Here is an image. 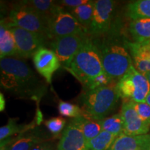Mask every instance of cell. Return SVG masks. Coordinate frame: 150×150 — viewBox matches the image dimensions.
I'll return each instance as SVG.
<instances>
[{"label":"cell","instance_id":"6da1fadb","mask_svg":"<svg viewBox=\"0 0 150 150\" xmlns=\"http://www.w3.org/2000/svg\"><path fill=\"white\" fill-rule=\"evenodd\" d=\"M1 88L20 95L40 97L44 93L35 73L24 60L17 57H6L0 60Z\"/></svg>","mask_w":150,"mask_h":150},{"label":"cell","instance_id":"7a4b0ae2","mask_svg":"<svg viewBox=\"0 0 150 150\" xmlns=\"http://www.w3.org/2000/svg\"><path fill=\"white\" fill-rule=\"evenodd\" d=\"M115 27L113 25L106 34L92 39L98 49L104 72L117 82L134 65L127 47V40L120 39Z\"/></svg>","mask_w":150,"mask_h":150},{"label":"cell","instance_id":"3957f363","mask_svg":"<svg viewBox=\"0 0 150 150\" xmlns=\"http://www.w3.org/2000/svg\"><path fill=\"white\" fill-rule=\"evenodd\" d=\"M83 91L80 101L83 113L92 119L101 121L115 109L120 98L116 84Z\"/></svg>","mask_w":150,"mask_h":150},{"label":"cell","instance_id":"277c9868","mask_svg":"<svg viewBox=\"0 0 150 150\" xmlns=\"http://www.w3.org/2000/svg\"><path fill=\"white\" fill-rule=\"evenodd\" d=\"M65 70L71 73L82 86L104 72L98 49L91 36L88 37L75 55L70 67Z\"/></svg>","mask_w":150,"mask_h":150},{"label":"cell","instance_id":"5b68a950","mask_svg":"<svg viewBox=\"0 0 150 150\" xmlns=\"http://www.w3.org/2000/svg\"><path fill=\"white\" fill-rule=\"evenodd\" d=\"M120 98L125 101L145 102L150 92V83L147 76L138 72L133 65L129 72L116 84Z\"/></svg>","mask_w":150,"mask_h":150},{"label":"cell","instance_id":"8992f818","mask_svg":"<svg viewBox=\"0 0 150 150\" xmlns=\"http://www.w3.org/2000/svg\"><path fill=\"white\" fill-rule=\"evenodd\" d=\"M6 20L10 27H17L32 32L42 33L48 37L47 22L20 1L11 9L8 18Z\"/></svg>","mask_w":150,"mask_h":150},{"label":"cell","instance_id":"52a82bcc","mask_svg":"<svg viewBox=\"0 0 150 150\" xmlns=\"http://www.w3.org/2000/svg\"><path fill=\"white\" fill-rule=\"evenodd\" d=\"M48 38L50 40L56 38L73 34H88V31L82 27L68 11L59 5L47 24Z\"/></svg>","mask_w":150,"mask_h":150},{"label":"cell","instance_id":"ba28073f","mask_svg":"<svg viewBox=\"0 0 150 150\" xmlns=\"http://www.w3.org/2000/svg\"><path fill=\"white\" fill-rule=\"evenodd\" d=\"M88 36V34L83 33L56 38L50 41L49 45L50 50L59 58L63 68L67 69Z\"/></svg>","mask_w":150,"mask_h":150},{"label":"cell","instance_id":"9c48e42d","mask_svg":"<svg viewBox=\"0 0 150 150\" xmlns=\"http://www.w3.org/2000/svg\"><path fill=\"white\" fill-rule=\"evenodd\" d=\"M115 10V2L111 0L95 1V10L88 35L91 38L101 36L109 32L114 24L112 20Z\"/></svg>","mask_w":150,"mask_h":150},{"label":"cell","instance_id":"30bf717a","mask_svg":"<svg viewBox=\"0 0 150 150\" xmlns=\"http://www.w3.org/2000/svg\"><path fill=\"white\" fill-rule=\"evenodd\" d=\"M18 49L19 58H30L51 41L47 35L17 27H10Z\"/></svg>","mask_w":150,"mask_h":150},{"label":"cell","instance_id":"8fae6325","mask_svg":"<svg viewBox=\"0 0 150 150\" xmlns=\"http://www.w3.org/2000/svg\"><path fill=\"white\" fill-rule=\"evenodd\" d=\"M33 61L37 72L45 79L48 83H52L53 74L61 66L56 54L50 49L43 47L33 56Z\"/></svg>","mask_w":150,"mask_h":150},{"label":"cell","instance_id":"7c38bea8","mask_svg":"<svg viewBox=\"0 0 150 150\" xmlns=\"http://www.w3.org/2000/svg\"><path fill=\"white\" fill-rule=\"evenodd\" d=\"M120 115L124 124L123 134L128 136L147 134L150 127L144 122L129 101L123 102Z\"/></svg>","mask_w":150,"mask_h":150},{"label":"cell","instance_id":"4fadbf2b","mask_svg":"<svg viewBox=\"0 0 150 150\" xmlns=\"http://www.w3.org/2000/svg\"><path fill=\"white\" fill-rule=\"evenodd\" d=\"M126 45L135 68L146 76L150 72V41L142 42L126 41Z\"/></svg>","mask_w":150,"mask_h":150},{"label":"cell","instance_id":"5bb4252c","mask_svg":"<svg viewBox=\"0 0 150 150\" xmlns=\"http://www.w3.org/2000/svg\"><path fill=\"white\" fill-rule=\"evenodd\" d=\"M86 140L82 131L69 122L62 133L56 150H85Z\"/></svg>","mask_w":150,"mask_h":150},{"label":"cell","instance_id":"9a60e30c","mask_svg":"<svg viewBox=\"0 0 150 150\" xmlns=\"http://www.w3.org/2000/svg\"><path fill=\"white\" fill-rule=\"evenodd\" d=\"M150 134L128 136L125 134L117 137L109 150H148Z\"/></svg>","mask_w":150,"mask_h":150},{"label":"cell","instance_id":"2e32d148","mask_svg":"<svg viewBox=\"0 0 150 150\" xmlns=\"http://www.w3.org/2000/svg\"><path fill=\"white\" fill-rule=\"evenodd\" d=\"M0 57L19 58L16 40L6 20H1L0 24Z\"/></svg>","mask_w":150,"mask_h":150},{"label":"cell","instance_id":"e0dca14e","mask_svg":"<svg viewBox=\"0 0 150 150\" xmlns=\"http://www.w3.org/2000/svg\"><path fill=\"white\" fill-rule=\"evenodd\" d=\"M46 140L38 131H25L22 133L16 139L12 140L10 145L3 150H30L39 142ZM2 150V149H1Z\"/></svg>","mask_w":150,"mask_h":150},{"label":"cell","instance_id":"ac0fdd59","mask_svg":"<svg viewBox=\"0 0 150 150\" xmlns=\"http://www.w3.org/2000/svg\"><path fill=\"white\" fill-rule=\"evenodd\" d=\"M70 123L82 131L86 142L97 136L102 131L100 121L92 119L84 113L79 117L72 118Z\"/></svg>","mask_w":150,"mask_h":150},{"label":"cell","instance_id":"d6986e66","mask_svg":"<svg viewBox=\"0 0 150 150\" xmlns=\"http://www.w3.org/2000/svg\"><path fill=\"white\" fill-rule=\"evenodd\" d=\"M20 2L26 7L36 13L47 24L49 20L59 7L57 3L51 0H29Z\"/></svg>","mask_w":150,"mask_h":150},{"label":"cell","instance_id":"ffe728a7","mask_svg":"<svg viewBox=\"0 0 150 150\" xmlns=\"http://www.w3.org/2000/svg\"><path fill=\"white\" fill-rule=\"evenodd\" d=\"M128 31L133 42H142L150 41V19H139L131 20Z\"/></svg>","mask_w":150,"mask_h":150},{"label":"cell","instance_id":"44dd1931","mask_svg":"<svg viewBox=\"0 0 150 150\" xmlns=\"http://www.w3.org/2000/svg\"><path fill=\"white\" fill-rule=\"evenodd\" d=\"M94 10H95V1H88V2L85 4L67 11H68L71 15L77 20L79 23L88 31L93 20Z\"/></svg>","mask_w":150,"mask_h":150},{"label":"cell","instance_id":"7402d4cb","mask_svg":"<svg viewBox=\"0 0 150 150\" xmlns=\"http://www.w3.org/2000/svg\"><path fill=\"white\" fill-rule=\"evenodd\" d=\"M126 15L132 20L150 19V0H137L129 3Z\"/></svg>","mask_w":150,"mask_h":150},{"label":"cell","instance_id":"603a6c76","mask_svg":"<svg viewBox=\"0 0 150 150\" xmlns=\"http://www.w3.org/2000/svg\"><path fill=\"white\" fill-rule=\"evenodd\" d=\"M117 136L102 131L95 138L86 142L88 150H109Z\"/></svg>","mask_w":150,"mask_h":150},{"label":"cell","instance_id":"cb8c5ba5","mask_svg":"<svg viewBox=\"0 0 150 150\" xmlns=\"http://www.w3.org/2000/svg\"><path fill=\"white\" fill-rule=\"evenodd\" d=\"M100 124L102 131H107L116 136H119L124 132V124L120 113L106 117L100 121Z\"/></svg>","mask_w":150,"mask_h":150},{"label":"cell","instance_id":"d4e9b609","mask_svg":"<svg viewBox=\"0 0 150 150\" xmlns=\"http://www.w3.org/2000/svg\"><path fill=\"white\" fill-rule=\"evenodd\" d=\"M33 125H18L14 119H10L5 126H3L0 129V141L3 142L9 140V138L17 134H20L27 131L31 129Z\"/></svg>","mask_w":150,"mask_h":150},{"label":"cell","instance_id":"484cf974","mask_svg":"<svg viewBox=\"0 0 150 150\" xmlns=\"http://www.w3.org/2000/svg\"><path fill=\"white\" fill-rule=\"evenodd\" d=\"M115 82L117 81H114L104 72L98 75L96 77L91 79L88 81L86 82L84 85H83V91H90V90H93L99 87L107 86L115 83Z\"/></svg>","mask_w":150,"mask_h":150},{"label":"cell","instance_id":"4316f807","mask_svg":"<svg viewBox=\"0 0 150 150\" xmlns=\"http://www.w3.org/2000/svg\"><path fill=\"white\" fill-rule=\"evenodd\" d=\"M59 112L61 115L75 118L83 114L82 108L72 103L61 101L59 104Z\"/></svg>","mask_w":150,"mask_h":150},{"label":"cell","instance_id":"83f0119b","mask_svg":"<svg viewBox=\"0 0 150 150\" xmlns=\"http://www.w3.org/2000/svg\"><path fill=\"white\" fill-rule=\"evenodd\" d=\"M65 124L66 121L61 117H52L45 122V125L49 131L53 135L59 134L62 131L64 130Z\"/></svg>","mask_w":150,"mask_h":150},{"label":"cell","instance_id":"f1b7e54d","mask_svg":"<svg viewBox=\"0 0 150 150\" xmlns=\"http://www.w3.org/2000/svg\"><path fill=\"white\" fill-rule=\"evenodd\" d=\"M129 102L133 105L142 120L150 127V105L146 102Z\"/></svg>","mask_w":150,"mask_h":150},{"label":"cell","instance_id":"f546056e","mask_svg":"<svg viewBox=\"0 0 150 150\" xmlns=\"http://www.w3.org/2000/svg\"><path fill=\"white\" fill-rule=\"evenodd\" d=\"M88 2V0H63V1H58L57 4L63 8H67V10H69V9L76 8Z\"/></svg>","mask_w":150,"mask_h":150},{"label":"cell","instance_id":"4dcf8cb0","mask_svg":"<svg viewBox=\"0 0 150 150\" xmlns=\"http://www.w3.org/2000/svg\"><path fill=\"white\" fill-rule=\"evenodd\" d=\"M30 150H55V144L46 140L38 143Z\"/></svg>","mask_w":150,"mask_h":150},{"label":"cell","instance_id":"1f68e13d","mask_svg":"<svg viewBox=\"0 0 150 150\" xmlns=\"http://www.w3.org/2000/svg\"><path fill=\"white\" fill-rule=\"evenodd\" d=\"M5 105H6V102H5L4 96L3 93H0V110H1V111L4 110Z\"/></svg>","mask_w":150,"mask_h":150},{"label":"cell","instance_id":"d6a6232c","mask_svg":"<svg viewBox=\"0 0 150 150\" xmlns=\"http://www.w3.org/2000/svg\"><path fill=\"white\" fill-rule=\"evenodd\" d=\"M145 102H146V103H147V104H149V105H150V92H149V95H147V98H146Z\"/></svg>","mask_w":150,"mask_h":150},{"label":"cell","instance_id":"836d02e7","mask_svg":"<svg viewBox=\"0 0 150 150\" xmlns=\"http://www.w3.org/2000/svg\"><path fill=\"white\" fill-rule=\"evenodd\" d=\"M146 76H147V78L148 79V80H149V83H150V72L148 73L147 75H146Z\"/></svg>","mask_w":150,"mask_h":150},{"label":"cell","instance_id":"e575fe53","mask_svg":"<svg viewBox=\"0 0 150 150\" xmlns=\"http://www.w3.org/2000/svg\"><path fill=\"white\" fill-rule=\"evenodd\" d=\"M148 150H150V146H149V149H148Z\"/></svg>","mask_w":150,"mask_h":150},{"label":"cell","instance_id":"d590c367","mask_svg":"<svg viewBox=\"0 0 150 150\" xmlns=\"http://www.w3.org/2000/svg\"><path fill=\"white\" fill-rule=\"evenodd\" d=\"M85 150H88V149H85Z\"/></svg>","mask_w":150,"mask_h":150}]
</instances>
